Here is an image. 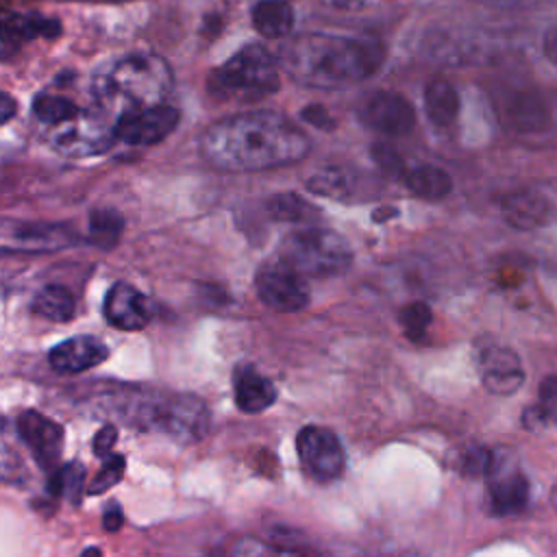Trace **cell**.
Segmentation results:
<instances>
[{
    "label": "cell",
    "mask_w": 557,
    "mask_h": 557,
    "mask_svg": "<svg viewBox=\"0 0 557 557\" xmlns=\"http://www.w3.org/2000/svg\"><path fill=\"white\" fill-rule=\"evenodd\" d=\"M309 137L285 115L248 111L224 117L200 137L202 157L231 172L292 165L309 152Z\"/></svg>",
    "instance_id": "6da1fadb"
},
{
    "label": "cell",
    "mask_w": 557,
    "mask_h": 557,
    "mask_svg": "<svg viewBox=\"0 0 557 557\" xmlns=\"http://www.w3.org/2000/svg\"><path fill=\"white\" fill-rule=\"evenodd\" d=\"M385 59V50L376 41L305 35L292 41L281 63L294 81L313 87H339L372 76Z\"/></svg>",
    "instance_id": "7a4b0ae2"
},
{
    "label": "cell",
    "mask_w": 557,
    "mask_h": 557,
    "mask_svg": "<svg viewBox=\"0 0 557 557\" xmlns=\"http://www.w3.org/2000/svg\"><path fill=\"white\" fill-rule=\"evenodd\" d=\"M172 89L168 63L154 54H131L100 67L91 81V96L102 113L117 117L161 104Z\"/></svg>",
    "instance_id": "3957f363"
},
{
    "label": "cell",
    "mask_w": 557,
    "mask_h": 557,
    "mask_svg": "<svg viewBox=\"0 0 557 557\" xmlns=\"http://www.w3.org/2000/svg\"><path fill=\"white\" fill-rule=\"evenodd\" d=\"M117 411L135 429L161 431L183 444L202 440L211 422L207 405L191 394L135 389L131 394H122Z\"/></svg>",
    "instance_id": "277c9868"
},
{
    "label": "cell",
    "mask_w": 557,
    "mask_h": 557,
    "mask_svg": "<svg viewBox=\"0 0 557 557\" xmlns=\"http://www.w3.org/2000/svg\"><path fill=\"white\" fill-rule=\"evenodd\" d=\"M207 89L220 100H261L278 89V61L265 48L248 46L211 72Z\"/></svg>",
    "instance_id": "5b68a950"
},
{
    "label": "cell",
    "mask_w": 557,
    "mask_h": 557,
    "mask_svg": "<svg viewBox=\"0 0 557 557\" xmlns=\"http://www.w3.org/2000/svg\"><path fill=\"white\" fill-rule=\"evenodd\" d=\"M278 257L302 276L311 278L339 276L352 261L348 242L335 231L320 226H302L292 231L283 239Z\"/></svg>",
    "instance_id": "8992f818"
},
{
    "label": "cell",
    "mask_w": 557,
    "mask_h": 557,
    "mask_svg": "<svg viewBox=\"0 0 557 557\" xmlns=\"http://www.w3.org/2000/svg\"><path fill=\"white\" fill-rule=\"evenodd\" d=\"M115 139V126H109L100 113L89 111H78L50 135L54 150L74 159L100 154L109 150Z\"/></svg>",
    "instance_id": "52a82bcc"
},
{
    "label": "cell",
    "mask_w": 557,
    "mask_h": 557,
    "mask_svg": "<svg viewBox=\"0 0 557 557\" xmlns=\"http://www.w3.org/2000/svg\"><path fill=\"white\" fill-rule=\"evenodd\" d=\"M296 453L302 470L315 481H333L344 472V446L331 429L305 426L296 435Z\"/></svg>",
    "instance_id": "ba28073f"
},
{
    "label": "cell",
    "mask_w": 557,
    "mask_h": 557,
    "mask_svg": "<svg viewBox=\"0 0 557 557\" xmlns=\"http://www.w3.org/2000/svg\"><path fill=\"white\" fill-rule=\"evenodd\" d=\"M257 296L276 311H300L309 302V287L298 270L278 261H268L255 274Z\"/></svg>",
    "instance_id": "9c48e42d"
},
{
    "label": "cell",
    "mask_w": 557,
    "mask_h": 557,
    "mask_svg": "<svg viewBox=\"0 0 557 557\" xmlns=\"http://www.w3.org/2000/svg\"><path fill=\"white\" fill-rule=\"evenodd\" d=\"M78 239L70 224L50 222H2L4 252H52L74 246Z\"/></svg>",
    "instance_id": "30bf717a"
},
{
    "label": "cell",
    "mask_w": 557,
    "mask_h": 557,
    "mask_svg": "<svg viewBox=\"0 0 557 557\" xmlns=\"http://www.w3.org/2000/svg\"><path fill=\"white\" fill-rule=\"evenodd\" d=\"M178 111L170 104H152L117 117L115 137L133 146H150L165 139L178 124Z\"/></svg>",
    "instance_id": "8fae6325"
},
{
    "label": "cell",
    "mask_w": 557,
    "mask_h": 557,
    "mask_svg": "<svg viewBox=\"0 0 557 557\" xmlns=\"http://www.w3.org/2000/svg\"><path fill=\"white\" fill-rule=\"evenodd\" d=\"M359 117L372 131L389 137L407 135L416 124V111L411 102L396 91L370 94L359 107Z\"/></svg>",
    "instance_id": "7c38bea8"
},
{
    "label": "cell",
    "mask_w": 557,
    "mask_h": 557,
    "mask_svg": "<svg viewBox=\"0 0 557 557\" xmlns=\"http://www.w3.org/2000/svg\"><path fill=\"white\" fill-rule=\"evenodd\" d=\"M15 429L20 433V440L28 446L35 461L41 470H54L59 463V457L63 453V429L59 422L46 418L44 413L28 409L24 411Z\"/></svg>",
    "instance_id": "4fadbf2b"
},
{
    "label": "cell",
    "mask_w": 557,
    "mask_h": 557,
    "mask_svg": "<svg viewBox=\"0 0 557 557\" xmlns=\"http://www.w3.org/2000/svg\"><path fill=\"white\" fill-rule=\"evenodd\" d=\"M102 313L107 322L120 331H139L152 318V302L131 283L117 281L104 296Z\"/></svg>",
    "instance_id": "5bb4252c"
},
{
    "label": "cell",
    "mask_w": 557,
    "mask_h": 557,
    "mask_svg": "<svg viewBox=\"0 0 557 557\" xmlns=\"http://www.w3.org/2000/svg\"><path fill=\"white\" fill-rule=\"evenodd\" d=\"M107 357H109L107 344L91 335H74L70 339L59 342L48 352V361H50L52 370H57L61 374L85 372V370L102 363Z\"/></svg>",
    "instance_id": "9a60e30c"
},
{
    "label": "cell",
    "mask_w": 557,
    "mask_h": 557,
    "mask_svg": "<svg viewBox=\"0 0 557 557\" xmlns=\"http://www.w3.org/2000/svg\"><path fill=\"white\" fill-rule=\"evenodd\" d=\"M481 381L485 389L496 396H509L518 392L524 381V370L518 355L503 346L487 348L481 357Z\"/></svg>",
    "instance_id": "2e32d148"
},
{
    "label": "cell",
    "mask_w": 557,
    "mask_h": 557,
    "mask_svg": "<svg viewBox=\"0 0 557 557\" xmlns=\"http://www.w3.org/2000/svg\"><path fill=\"white\" fill-rule=\"evenodd\" d=\"M529 500V481L518 470H500L496 457L490 470V505L498 516L520 511Z\"/></svg>",
    "instance_id": "e0dca14e"
},
{
    "label": "cell",
    "mask_w": 557,
    "mask_h": 557,
    "mask_svg": "<svg viewBox=\"0 0 557 557\" xmlns=\"http://www.w3.org/2000/svg\"><path fill=\"white\" fill-rule=\"evenodd\" d=\"M233 392L237 407L246 413H261L276 400L274 383L248 363L237 366L233 374Z\"/></svg>",
    "instance_id": "ac0fdd59"
},
{
    "label": "cell",
    "mask_w": 557,
    "mask_h": 557,
    "mask_svg": "<svg viewBox=\"0 0 557 557\" xmlns=\"http://www.w3.org/2000/svg\"><path fill=\"white\" fill-rule=\"evenodd\" d=\"M548 202L537 191H516L503 200V218L518 231H531L544 224Z\"/></svg>",
    "instance_id": "d6986e66"
},
{
    "label": "cell",
    "mask_w": 557,
    "mask_h": 557,
    "mask_svg": "<svg viewBox=\"0 0 557 557\" xmlns=\"http://www.w3.org/2000/svg\"><path fill=\"white\" fill-rule=\"evenodd\" d=\"M2 57L7 59L11 54V48H15L20 41L35 39V37H57L59 35V22L39 17V15H17L9 13L2 24Z\"/></svg>",
    "instance_id": "ffe728a7"
},
{
    "label": "cell",
    "mask_w": 557,
    "mask_h": 557,
    "mask_svg": "<svg viewBox=\"0 0 557 557\" xmlns=\"http://www.w3.org/2000/svg\"><path fill=\"white\" fill-rule=\"evenodd\" d=\"M252 26L268 39H281L294 28V11L285 0H261L252 9Z\"/></svg>",
    "instance_id": "44dd1931"
},
{
    "label": "cell",
    "mask_w": 557,
    "mask_h": 557,
    "mask_svg": "<svg viewBox=\"0 0 557 557\" xmlns=\"http://www.w3.org/2000/svg\"><path fill=\"white\" fill-rule=\"evenodd\" d=\"M403 176H405V183L411 189V194L418 198H424V200L446 198L453 189L450 174L431 163H420V165L407 170Z\"/></svg>",
    "instance_id": "7402d4cb"
},
{
    "label": "cell",
    "mask_w": 557,
    "mask_h": 557,
    "mask_svg": "<svg viewBox=\"0 0 557 557\" xmlns=\"http://www.w3.org/2000/svg\"><path fill=\"white\" fill-rule=\"evenodd\" d=\"M509 117H511V124L522 133H540L550 122L546 102L533 91H520L511 98Z\"/></svg>",
    "instance_id": "603a6c76"
},
{
    "label": "cell",
    "mask_w": 557,
    "mask_h": 557,
    "mask_svg": "<svg viewBox=\"0 0 557 557\" xmlns=\"http://www.w3.org/2000/svg\"><path fill=\"white\" fill-rule=\"evenodd\" d=\"M424 111L435 126L453 124L459 113L457 89L444 78L431 81L424 89Z\"/></svg>",
    "instance_id": "cb8c5ba5"
},
{
    "label": "cell",
    "mask_w": 557,
    "mask_h": 557,
    "mask_svg": "<svg viewBox=\"0 0 557 557\" xmlns=\"http://www.w3.org/2000/svg\"><path fill=\"white\" fill-rule=\"evenodd\" d=\"M33 311L39 318L50 320V322H67L74 318L76 302L67 287H63L59 283H50L35 294Z\"/></svg>",
    "instance_id": "d4e9b609"
},
{
    "label": "cell",
    "mask_w": 557,
    "mask_h": 557,
    "mask_svg": "<svg viewBox=\"0 0 557 557\" xmlns=\"http://www.w3.org/2000/svg\"><path fill=\"white\" fill-rule=\"evenodd\" d=\"M357 181H359V174H355L348 168H326V170H320L318 174H313L307 181V187L326 198L348 200L359 189Z\"/></svg>",
    "instance_id": "484cf974"
},
{
    "label": "cell",
    "mask_w": 557,
    "mask_h": 557,
    "mask_svg": "<svg viewBox=\"0 0 557 557\" xmlns=\"http://www.w3.org/2000/svg\"><path fill=\"white\" fill-rule=\"evenodd\" d=\"M124 231V218L109 207H98L89 213L87 239L100 250H111L120 242Z\"/></svg>",
    "instance_id": "4316f807"
},
{
    "label": "cell",
    "mask_w": 557,
    "mask_h": 557,
    "mask_svg": "<svg viewBox=\"0 0 557 557\" xmlns=\"http://www.w3.org/2000/svg\"><path fill=\"white\" fill-rule=\"evenodd\" d=\"M265 211L278 222H292V224H309L315 218H320V211L311 202L289 191L272 196L265 205Z\"/></svg>",
    "instance_id": "83f0119b"
},
{
    "label": "cell",
    "mask_w": 557,
    "mask_h": 557,
    "mask_svg": "<svg viewBox=\"0 0 557 557\" xmlns=\"http://www.w3.org/2000/svg\"><path fill=\"white\" fill-rule=\"evenodd\" d=\"M85 470L78 461L65 463L63 468L54 470L52 476L48 479V494L52 496H63L72 505L81 503V494L85 490Z\"/></svg>",
    "instance_id": "f1b7e54d"
},
{
    "label": "cell",
    "mask_w": 557,
    "mask_h": 557,
    "mask_svg": "<svg viewBox=\"0 0 557 557\" xmlns=\"http://www.w3.org/2000/svg\"><path fill=\"white\" fill-rule=\"evenodd\" d=\"M81 109L63 98V96H52V94H39L33 100V113L41 124H50V126H59L67 120H72Z\"/></svg>",
    "instance_id": "f546056e"
},
{
    "label": "cell",
    "mask_w": 557,
    "mask_h": 557,
    "mask_svg": "<svg viewBox=\"0 0 557 557\" xmlns=\"http://www.w3.org/2000/svg\"><path fill=\"white\" fill-rule=\"evenodd\" d=\"M431 320H433L431 307L420 300L405 305L398 313V322L409 339H420L426 333V329L431 326Z\"/></svg>",
    "instance_id": "4dcf8cb0"
},
{
    "label": "cell",
    "mask_w": 557,
    "mask_h": 557,
    "mask_svg": "<svg viewBox=\"0 0 557 557\" xmlns=\"http://www.w3.org/2000/svg\"><path fill=\"white\" fill-rule=\"evenodd\" d=\"M124 466H126V459H124L122 455H109V457H104V463H102L100 472L87 483L85 492L91 494V496L107 492L109 487H113V485L122 479Z\"/></svg>",
    "instance_id": "1f68e13d"
},
{
    "label": "cell",
    "mask_w": 557,
    "mask_h": 557,
    "mask_svg": "<svg viewBox=\"0 0 557 557\" xmlns=\"http://www.w3.org/2000/svg\"><path fill=\"white\" fill-rule=\"evenodd\" d=\"M492 466H494V455L485 448H470L459 457V472L470 476L490 474Z\"/></svg>",
    "instance_id": "d6a6232c"
},
{
    "label": "cell",
    "mask_w": 557,
    "mask_h": 557,
    "mask_svg": "<svg viewBox=\"0 0 557 557\" xmlns=\"http://www.w3.org/2000/svg\"><path fill=\"white\" fill-rule=\"evenodd\" d=\"M372 159L381 168V172H385V174H392V176L405 174L403 172V159H400L398 150L389 144H374L372 146Z\"/></svg>",
    "instance_id": "836d02e7"
},
{
    "label": "cell",
    "mask_w": 557,
    "mask_h": 557,
    "mask_svg": "<svg viewBox=\"0 0 557 557\" xmlns=\"http://www.w3.org/2000/svg\"><path fill=\"white\" fill-rule=\"evenodd\" d=\"M540 409L544 418L557 422V376H546L540 385Z\"/></svg>",
    "instance_id": "e575fe53"
},
{
    "label": "cell",
    "mask_w": 557,
    "mask_h": 557,
    "mask_svg": "<svg viewBox=\"0 0 557 557\" xmlns=\"http://www.w3.org/2000/svg\"><path fill=\"white\" fill-rule=\"evenodd\" d=\"M115 440H117V429L113 424H104L96 435H94V442H91V448H94V455L96 457H109L113 446H115Z\"/></svg>",
    "instance_id": "d590c367"
},
{
    "label": "cell",
    "mask_w": 557,
    "mask_h": 557,
    "mask_svg": "<svg viewBox=\"0 0 557 557\" xmlns=\"http://www.w3.org/2000/svg\"><path fill=\"white\" fill-rule=\"evenodd\" d=\"M300 115H302V120H307V122H309V124H313L315 128L329 131V128L333 126L331 115H329V113H326V109H324V107H320V104H309V107H305Z\"/></svg>",
    "instance_id": "8d00e7d4"
},
{
    "label": "cell",
    "mask_w": 557,
    "mask_h": 557,
    "mask_svg": "<svg viewBox=\"0 0 557 557\" xmlns=\"http://www.w3.org/2000/svg\"><path fill=\"white\" fill-rule=\"evenodd\" d=\"M122 522H124L122 509L117 507V503H111V505L107 507V511L102 513V527L113 533V531H117V529L122 527Z\"/></svg>",
    "instance_id": "74e56055"
},
{
    "label": "cell",
    "mask_w": 557,
    "mask_h": 557,
    "mask_svg": "<svg viewBox=\"0 0 557 557\" xmlns=\"http://www.w3.org/2000/svg\"><path fill=\"white\" fill-rule=\"evenodd\" d=\"M542 52L544 57L557 65V24L550 26L546 33H544V39H542Z\"/></svg>",
    "instance_id": "f35d334b"
},
{
    "label": "cell",
    "mask_w": 557,
    "mask_h": 557,
    "mask_svg": "<svg viewBox=\"0 0 557 557\" xmlns=\"http://www.w3.org/2000/svg\"><path fill=\"white\" fill-rule=\"evenodd\" d=\"M481 4H490V7H500V9H520V7H533L542 0H474Z\"/></svg>",
    "instance_id": "ab89813d"
},
{
    "label": "cell",
    "mask_w": 557,
    "mask_h": 557,
    "mask_svg": "<svg viewBox=\"0 0 557 557\" xmlns=\"http://www.w3.org/2000/svg\"><path fill=\"white\" fill-rule=\"evenodd\" d=\"M320 2L331 9H339V11H355L363 4V0H320Z\"/></svg>",
    "instance_id": "60d3db41"
},
{
    "label": "cell",
    "mask_w": 557,
    "mask_h": 557,
    "mask_svg": "<svg viewBox=\"0 0 557 557\" xmlns=\"http://www.w3.org/2000/svg\"><path fill=\"white\" fill-rule=\"evenodd\" d=\"M2 111H0V120L2 122H9L11 120V115L15 113V102H13V98L9 96V94H2Z\"/></svg>",
    "instance_id": "b9f144b4"
},
{
    "label": "cell",
    "mask_w": 557,
    "mask_h": 557,
    "mask_svg": "<svg viewBox=\"0 0 557 557\" xmlns=\"http://www.w3.org/2000/svg\"><path fill=\"white\" fill-rule=\"evenodd\" d=\"M389 215H396V209H394V207H389V211H379V213H374V220H387Z\"/></svg>",
    "instance_id": "7bdbcfd3"
},
{
    "label": "cell",
    "mask_w": 557,
    "mask_h": 557,
    "mask_svg": "<svg viewBox=\"0 0 557 557\" xmlns=\"http://www.w3.org/2000/svg\"><path fill=\"white\" fill-rule=\"evenodd\" d=\"M550 503H553V507H555V511H557V483L553 485V492H550Z\"/></svg>",
    "instance_id": "ee69618b"
}]
</instances>
